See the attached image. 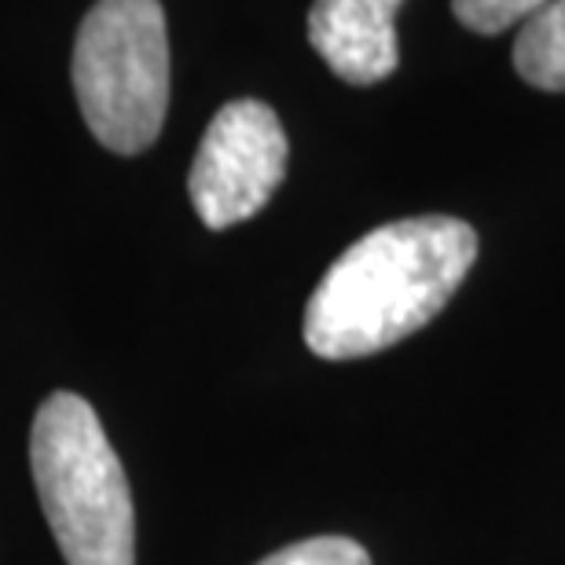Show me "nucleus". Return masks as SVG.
<instances>
[{"label": "nucleus", "mask_w": 565, "mask_h": 565, "mask_svg": "<svg viewBox=\"0 0 565 565\" xmlns=\"http://www.w3.org/2000/svg\"><path fill=\"white\" fill-rule=\"evenodd\" d=\"M287 132L262 99H235L210 121L191 162V206L213 232L250 221L287 173Z\"/></svg>", "instance_id": "20e7f679"}, {"label": "nucleus", "mask_w": 565, "mask_h": 565, "mask_svg": "<svg viewBox=\"0 0 565 565\" xmlns=\"http://www.w3.org/2000/svg\"><path fill=\"white\" fill-rule=\"evenodd\" d=\"M404 0H316L309 41L349 85H375L397 71V8Z\"/></svg>", "instance_id": "39448f33"}, {"label": "nucleus", "mask_w": 565, "mask_h": 565, "mask_svg": "<svg viewBox=\"0 0 565 565\" xmlns=\"http://www.w3.org/2000/svg\"><path fill=\"white\" fill-rule=\"evenodd\" d=\"M522 82L544 93H565V0H547L522 22L514 41Z\"/></svg>", "instance_id": "423d86ee"}, {"label": "nucleus", "mask_w": 565, "mask_h": 565, "mask_svg": "<svg viewBox=\"0 0 565 565\" xmlns=\"http://www.w3.org/2000/svg\"><path fill=\"white\" fill-rule=\"evenodd\" d=\"M254 565H371V555L364 544L349 536H312Z\"/></svg>", "instance_id": "0eeeda50"}, {"label": "nucleus", "mask_w": 565, "mask_h": 565, "mask_svg": "<svg viewBox=\"0 0 565 565\" xmlns=\"http://www.w3.org/2000/svg\"><path fill=\"white\" fill-rule=\"evenodd\" d=\"M30 467L66 565H137L129 478L93 404L52 393L33 415Z\"/></svg>", "instance_id": "f03ea898"}, {"label": "nucleus", "mask_w": 565, "mask_h": 565, "mask_svg": "<svg viewBox=\"0 0 565 565\" xmlns=\"http://www.w3.org/2000/svg\"><path fill=\"white\" fill-rule=\"evenodd\" d=\"M74 96L115 154H140L169 107V41L158 0H96L74 41Z\"/></svg>", "instance_id": "7ed1b4c3"}, {"label": "nucleus", "mask_w": 565, "mask_h": 565, "mask_svg": "<svg viewBox=\"0 0 565 565\" xmlns=\"http://www.w3.org/2000/svg\"><path fill=\"white\" fill-rule=\"evenodd\" d=\"M478 262L459 217L393 221L356 239L305 305V345L320 360H360L423 331Z\"/></svg>", "instance_id": "f257e3e1"}, {"label": "nucleus", "mask_w": 565, "mask_h": 565, "mask_svg": "<svg viewBox=\"0 0 565 565\" xmlns=\"http://www.w3.org/2000/svg\"><path fill=\"white\" fill-rule=\"evenodd\" d=\"M544 4L547 0H451V11H456V19L467 30L492 38V33L522 26V22Z\"/></svg>", "instance_id": "6e6552de"}]
</instances>
